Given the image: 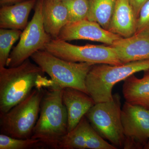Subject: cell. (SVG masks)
I'll return each mask as SVG.
<instances>
[{
	"mask_svg": "<svg viewBox=\"0 0 149 149\" xmlns=\"http://www.w3.org/2000/svg\"><path fill=\"white\" fill-rule=\"evenodd\" d=\"M123 148L144 149L149 140V109L125 102L121 112Z\"/></svg>",
	"mask_w": 149,
	"mask_h": 149,
	"instance_id": "obj_9",
	"label": "cell"
},
{
	"mask_svg": "<svg viewBox=\"0 0 149 149\" xmlns=\"http://www.w3.org/2000/svg\"><path fill=\"white\" fill-rule=\"evenodd\" d=\"M45 148H47L38 139H16L5 134L0 135V149Z\"/></svg>",
	"mask_w": 149,
	"mask_h": 149,
	"instance_id": "obj_20",
	"label": "cell"
},
{
	"mask_svg": "<svg viewBox=\"0 0 149 149\" xmlns=\"http://www.w3.org/2000/svg\"><path fill=\"white\" fill-rule=\"evenodd\" d=\"M105 141L83 116L75 128L63 138L58 149H116Z\"/></svg>",
	"mask_w": 149,
	"mask_h": 149,
	"instance_id": "obj_11",
	"label": "cell"
},
{
	"mask_svg": "<svg viewBox=\"0 0 149 149\" xmlns=\"http://www.w3.org/2000/svg\"><path fill=\"white\" fill-rule=\"evenodd\" d=\"M45 92L43 88H34L24 100L7 112L0 114L1 134L16 139L31 138Z\"/></svg>",
	"mask_w": 149,
	"mask_h": 149,
	"instance_id": "obj_5",
	"label": "cell"
},
{
	"mask_svg": "<svg viewBox=\"0 0 149 149\" xmlns=\"http://www.w3.org/2000/svg\"><path fill=\"white\" fill-rule=\"evenodd\" d=\"M138 78L134 74L124 80L123 94L125 102L149 109V70Z\"/></svg>",
	"mask_w": 149,
	"mask_h": 149,
	"instance_id": "obj_17",
	"label": "cell"
},
{
	"mask_svg": "<svg viewBox=\"0 0 149 149\" xmlns=\"http://www.w3.org/2000/svg\"><path fill=\"white\" fill-rule=\"evenodd\" d=\"M43 2L44 0H37L32 19L22 32L19 42L10 53L6 66L7 67L21 64L36 52L44 50L52 40L43 25Z\"/></svg>",
	"mask_w": 149,
	"mask_h": 149,
	"instance_id": "obj_8",
	"label": "cell"
},
{
	"mask_svg": "<svg viewBox=\"0 0 149 149\" xmlns=\"http://www.w3.org/2000/svg\"><path fill=\"white\" fill-rule=\"evenodd\" d=\"M44 50L59 58L73 62L112 65L122 64L111 46H77L58 39H52Z\"/></svg>",
	"mask_w": 149,
	"mask_h": 149,
	"instance_id": "obj_7",
	"label": "cell"
},
{
	"mask_svg": "<svg viewBox=\"0 0 149 149\" xmlns=\"http://www.w3.org/2000/svg\"><path fill=\"white\" fill-rule=\"evenodd\" d=\"M121 37L104 29L97 22L84 19L68 22L62 29L57 39L66 42L89 40L111 46Z\"/></svg>",
	"mask_w": 149,
	"mask_h": 149,
	"instance_id": "obj_10",
	"label": "cell"
},
{
	"mask_svg": "<svg viewBox=\"0 0 149 149\" xmlns=\"http://www.w3.org/2000/svg\"><path fill=\"white\" fill-rule=\"evenodd\" d=\"M62 93L63 89L57 88L45 91L31 137L40 140L47 148L58 149L60 142L68 133L67 113Z\"/></svg>",
	"mask_w": 149,
	"mask_h": 149,
	"instance_id": "obj_2",
	"label": "cell"
},
{
	"mask_svg": "<svg viewBox=\"0 0 149 149\" xmlns=\"http://www.w3.org/2000/svg\"><path fill=\"white\" fill-rule=\"evenodd\" d=\"M45 73L29 58L18 66L0 67V114L24 100L34 88L49 87L51 80Z\"/></svg>",
	"mask_w": 149,
	"mask_h": 149,
	"instance_id": "obj_1",
	"label": "cell"
},
{
	"mask_svg": "<svg viewBox=\"0 0 149 149\" xmlns=\"http://www.w3.org/2000/svg\"><path fill=\"white\" fill-rule=\"evenodd\" d=\"M128 1L133 7L137 18H138L141 8L148 0H128Z\"/></svg>",
	"mask_w": 149,
	"mask_h": 149,
	"instance_id": "obj_23",
	"label": "cell"
},
{
	"mask_svg": "<svg viewBox=\"0 0 149 149\" xmlns=\"http://www.w3.org/2000/svg\"><path fill=\"white\" fill-rule=\"evenodd\" d=\"M121 112L120 97L116 94L109 101L95 104L85 115L99 135L117 149L123 148L124 141Z\"/></svg>",
	"mask_w": 149,
	"mask_h": 149,
	"instance_id": "obj_6",
	"label": "cell"
},
{
	"mask_svg": "<svg viewBox=\"0 0 149 149\" xmlns=\"http://www.w3.org/2000/svg\"><path fill=\"white\" fill-rule=\"evenodd\" d=\"M137 18L128 0H116L108 30L123 38L136 33Z\"/></svg>",
	"mask_w": 149,
	"mask_h": 149,
	"instance_id": "obj_14",
	"label": "cell"
},
{
	"mask_svg": "<svg viewBox=\"0 0 149 149\" xmlns=\"http://www.w3.org/2000/svg\"><path fill=\"white\" fill-rule=\"evenodd\" d=\"M59 1H66V0H59Z\"/></svg>",
	"mask_w": 149,
	"mask_h": 149,
	"instance_id": "obj_26",
	"label": "cell"
},
{
	"mask_svg": "<svg viewBox=\"0 0 149 149\" xmlns=\"http://www.w3.org/2000/svg\"><path fill=\"white\" fill-rule=\"evenodd\" d=\"M144 149H149V140L148 141V143H147V144H146L145 146L144 147Z\"/></svg>",
	"mask_w": 149,
	"mask_h": 149,
	"instance_id": "obj_25",
	"label": "cell"
},
{
	"mask_svg": "<svg viewBox=\"0 0 149 149\" xmlns=\"http://www.w3.org/2000/svg\"><path fill=\"white\" fill-rule=\"evenodd\" d=\"M111 46L122 64L149 60V33H138L127 38L121 37Z\"/></svg>",
	"mask_w": 149,
	"mask_h": 149,
	"instance_id": "obj_12",
	"label": "cell"
},
{
	"mask_svg": "<svg viewBox=\"0 0 149 149\" xmlns=\"http://www.w3.org/2000/svg\"><path fill=\"white\" fill-rule=\"evenodd\" d=\"M62 100L67 113L68 133L75 128L96 104L87 93L71 88L63 89Z\"/></svg>",
	"mask_w": 149,
	"mask_h": 149,
	"instance_id": "obj_13",
	"label": "cell"
},
{
	"mask_svg": "<svg viewBox=\"0 0 149 149\" xmlns=\"http://www.w3.org/2000/svg\"><path fill=\"white\" fill-rule=\"evenodd\" d=\"M25 0H0L1 5H10L13 4L21 2Z\"/></svg>",
	"mask_w": 149,
	"mask_h": 149,
	"instance_id": "obj_24",
	"label": "cell"
},
{
	"mask_svg": "<svg viewBox=\"0 0 149 149\" xmlns=\"http://www.w3.org/2000/svg\"><path fill=\"white\" fill-rule=\"evenodd\" d=\"M116 0H90L87 19L98 23L108 30Z\"/></svg>",
	"mask_w": 149,
	"mask_h": 149,
	"instance_id": "obj_18",
	"label": "cell"
},
{
	"mask_svg": "<svg viewBox=\"0 0 149 149\" xmlns=\"http://www.w3.org/2000/svg\"><path fill=\"white\" fill-rule=\"evenodd\" d=\"M149 70V60L112 65H93L85 80L87 93L96 103L109 101L116 83L125 80L136 72Z\"/></svg>",
	"mask_w": 149,
	"mask_h": 149,
	"instance_id": "obj_3",
	"label": "cell"
},
{
	"mask_svg": "<svg viewBox=\"0 0 149 149\" xmlns=\"http://www.w3.org/2000/svg\"><path fill=\"white\" fill-rule=\"evenodd\" d=\"M141 33H149V0L142 7L137 18L135 34Z\"/></svg>",
	"mask_w": 149,
	"mask_h": 149,
	"instance_id": "obj_22",
	"label": "cell"
},
{
	"mask_svg": "<svg viewBox=\"0 0 149 149\" xmlns=\"http://www.w3.org/2000/svg\"><path fill=\"white\" fill-rule=\"evenodd\" d=\"M43 25L52 39H57L62 29L69 22V14L63 1L44 0L42 7Z\"/></svg>",
	"mask_w": 149,
	"mask_h": 149,
	"instance_id": "obj_15",
	"label": "cell"
},
{
	"mask_svg": "<svg viewBox=\"0 0 149 149\" xmlns=\"http://www.w3.org/2000/svg\"><path fill=\"white\" fill-rule=\"evenodd\" d=\"M68 10L69 22L87 19L90 8V0L63 1Z\"/></svg>",
	"mask_w": 149,
	"mask_h": 149,
	"instance_id": "obj_21",
	"label": "cell"
},
{
	"mask_svg": "<svg viewBox=\"0 0 149 149\" xmlns=\"http://www.w3.org/2000/svg\"><path fill=\"white\" fill-rule=\"evenodd\" d=\"M36 1L37 0H25L15 4L2 6L0 9L1 28L24 30Z\"/></svg>",
	"mask_w": 149,
	"mask_h": 149,
	"instance_id": "obj_16",
	"label": "cell"
},
{
	"mask_svg": "<svg viewBox=\"0 0 149 149\" xmlns=\"http://www.w3.org/2000/svg\"><path fill=\"white\" fill-rule=\"evenodd\" d=\"M22 33L18 29H0V67H6L11 49Z\"/></svg>",
	"mask_w": 149,
	"mask_h": 149,
	"instance_id": "obj_19",
	"label": "cell"
},
{
	"mask_svg": "<svg viewBox=\"0 0 149 149\" xmlns=\"http://www.w3.org/2000/svg\"><path fill=\"white\" fill-rule=\"evenodd\" d=\"M31 58L50 77L53 83L52 88H75L88 94L85 80L94 64L67 61L45 50L36 52Z\"/></svg>",
	"mask_w": 149,
	"mask_h": 149,
	"instance_id": "obj_4",
	"label": "cell"
}]
</instances>
